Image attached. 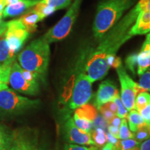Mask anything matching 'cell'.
Returning <instances> with one entry per match:
<instances>
[{
  "instance_id": "6da1fadb",
  "label": "cell",
  "mask_w": 150,
  "mask_h": 150,
  "mask_svg": "<svg viewBox=\"0 0 150 150\" xmlns=\"http://www.w3.org/2000/svg\"><path fill=\"white\" fill-rule=\"evenodd\" d=\"M141 9L140 1L110 28L95 50L87 54L83 72L92 81L102 79L108 74L120 48L131 38L129 31Z\"/></svg>"
},
{
  "instance_id": "7a4b0ae2",
  "label": "cell",
  "mask_w": 150,
  "mask_h": 150,
  "mask_svg": "<svg viewBox=\"0 0 150 150\" xmlns=\"http://www.w3.org/2000/svg\"><path fill=\"white\" fill-rule=\"evenodd\" d=\"M50 44L42 37L32 41L18 54L19 65L24 70L35 73L45 82L50 59Z\"/></svg>"
},
{
  "instance_id": "3957f363",
  "label": "cell",
  "mask_w": 150,
  "mask_h": 150,
  "mask_svg": "<svg viewBox=\"0 0 150 150\" xmlns=\"http://www.w3.org/2000/svg\"><path fill=\"white\" fill-rule=\"evenodd\" d=\"M136 0H102L98 5L93 26V35L101 40L105 33L123 17Z\"/></svg>"
},
{
  "instance_id": "277c9868",
  "label": "cell",
  "mask_w": 150,
  "mask_h": 150,
  "mask_svg": "<svg viewBox=\"0 0 150 150\" xmlns=\"http://www.w3.org/2000/svg\"><path fill=\"white\" fill-rule=\"evenodd\" d=\"M40 104L39 99L22 96L8 86L0 91V114L2 115H20L38 107Z\"/></svg>"
},
{
  "instance_id": "5b68a950",
  "label": "cell",
  "mask_w": 150,
  "mask_h": 150,
  "mask_svg": "<svg viewBox=\"0 0 150 150\" xmlns=\"http://www.w3.org/2000/svg\"><path fill=\"white\" fill-rule=\"evenodd\" d=\"M40 81L37 74L24 70L16 61L13 63L8 83L15 91L34 96L40 92Z\"/></svg>"
},
{
  "instance_id": "8992f818",
  "label": "cell",
  "mask_w": 150,
  "mask_h": 150,
  "mask_svg": "<svg viewBox=\"0 0 150 150\" xmlns=\"http://www.w3.org/2000/svg\"><path fill=\"white\" fill-rule=\"evenodd\" d=\"M93 83V82L83 72V70L78 73L70 98L63 107L65 120L71 117V114L76 108L88 104L91 100Z\"/></svg>"
},
{
  "instance_id": "52a82bcc",
  "label": "cell",
  "mask_w": 150,
  "mask_h": 150,
  "mask_svg": "<svg viewBox=\"0 0 150 150\" xmlns=\"http://www.w3.org/2000/svg\"><path fill=\"white\" fill-rule=\"evenodd\" d=\"M112 67L116 69L120 83V97L122 102L128 111L135 109V100L137 95L144 91L127 74L120 58H115Z\"/></svg>"
},
{
  "instance_id": "ba28073f",
  "label": "cell",
  "mask_w": 150,
  "mask_h": 150,
  "mask_svg": "<svg viewBox=\"0 0 150 150\" xmlns=\"http://www.w3.org/2000/svg\"><path fill=\"white\" fill-rule=\"evenodd\" d=\"M82 1L83 0H74L64 16L43 35L42 38L49 44L63 40L70 34L78 17Z\"/></svg>"
},
{
  "instance_id": "9c48e42d",
  "label": "cell",
  "mask_w": 150,
  "mask_h": 150,
  "mask_svg": "<svg viewBox=\"0 0 150 150\" xmlns=\"http://www.w3.org/2000/svg\"><path fill=\"white\" fill-rule=\"evenodd\" d=\"M39 148L36 129L21 127L14 130L13 141L8 150H39Z\"/></svg>"
},
{
  "instance_id": "30bf717a",
  "label": "cell",
  "mask_w": 150,
  "mask_h": 150,
  "mask_svg": "<svg viewBox=\"0 0 150 150\" xmlns=\"http://www.w3.org/2000/svg\"><path fill=\"white\" fill-rule=\"evenodd\" d=\"M5 35L11 51L17 55L23 47L30 33L22 25L20 20H13L6 22Z\"/></svg>"
},
{
  "instance_id": "8fae6325",
  "label": "cell",
  "mask_w": 150,
  "mask_h": 150,
  "mask_svg": "<svg viewBox=\"0 0 150 150\" xmlns=\"http://www.w3.org/2000/svg\"><path fill=\"white\" fill-rule=\"evenodd\" d=\"M63 125V134L66 141L70 144L79 145L95 146V143L91 138V133H87L81 130L75 125L72 117L65 120Z\"/></svg>"
},
{
  "instance_id": "7c38bea8",
  "label": "cell",
  "mask_w": 150,
  "mask_h": 150,
  "mask_svg": "<svg viewBox=\"0 0 150 150\" xmlns=\"http://www.w3.org/2000/svg\"><path fill=\"white\" fill-rule=\"evenodd\" d=\"M141 9L129 31L131 36L147 34L150 32V6L149 0H140Z\"/></svg>"
},
{
  "instance_id": "4fadbf2b",
  "label": "cell",
  "mask_w": 150,
  "mask_h": 150,
  "mask_svg": "<svg viewBox=\"0 0 150 150\" xmlns=\"http://www.w3.org/2000/svg\"><path fill=\"white\" fill-rule=\"evenodd\" d=\"M120 95L117 86L110 80H106L99 84L96 93L95 105L97 109L101 106L108 102H111L117 95Z\"/></svg>"
},
{
  "instance_id": "5bb4252c",
  "label": "cell",
  "mask_w": 150,
  "mask_h": 150,
  "mask_svg": "<svg viewBox=\"0 0 150 150\" xmlns=\"http://www.w3.org/2000/svg\"><path fill=\"white\" fill-rule=\"evenodd\" d=\"M40 1V0H21L13 4L6 6L2 12L3 18H15L22 16Z\"/></svg>"
},
{
  "instance_id": "9a60e30c",
  "label": "cell",
  "mask_w": 150,
  "mask_h": 150,
  "mask_svg": "<svg viewBox=\"0 0 150 150\" xmlns=\"http://www.w3.org/2000/svg\"><path fill=\"white\" fill-rule=\"evenodd\" d=\"M135 57L137 73L140 76L150 67V32L147 33L140 51L138 54H135Z\"/></svg>"
},
{
  "instance_id": "2e32d148",
  "label": "cell",
  "mask_w": 150,
  "mask_h": 150,
  "mask_svg": "<svg viewBox=\"0 0 150 150\" xmlns=\"http://www.w3.org/2000/svg\"><path fill=\"white\" fill-rule=\"evenodd\" d=\"M24 27L29 33L34 32L37 28V24L39 22L42 21V19L40 15L37 13L33 9L31 8V10L27 11L22 15L19 18Z\"/></svg>"
},
{
  "instance_id": "e0dca14e",
  "label": "cell",
  "mask_w": 150,
  "mask_h": 150,
  "mask_svg": "<svg viewBox=\"0 0 150 150\" xmlns=\"http://www.w3.org/2000/svg\"><path fill=\"white\" fill-rule=\"evenodd\" d=\"M16 55L11 51L5 33H4L0 35V64L11 65L16 61Z\"/></svg>"
},
{
  "instance_id": "ac0fdd59",
  "label": "cell",
  "mask_w": 150,
  "mask_h": 150,
  "mask_svg": "<svg viewBox=\"0 0 150 150\" xmlns=\"http://www.w3.org/2000/svg\"><path fill=\"white\" fill-rule=\"evenodd\" d=\"M14 130L0 122V150H8L13 141Z\"/></svg>"
},
{
  "instance_id": "d6986e66",
  "label": "cell",
  "mask_w": 150,
  "mask_h": 150,
  "mask_svg": "<svg viewBox=\"0 0 150 150\" xmlns=\"http://www.w3.org/2000/svg\"><path fill=\"white\" fill-rule=\"evenodd\" d=\"M126 119L128 123L129 128L133 133L146 124L139 112L136 109H133L129 111Z\"/></svg>"
},
{
  "instance_id": "ffe728a7",
  "label": "cell",
  "mask_w": 150,
  "mask_h": 150,
  "mask_svg": "<svg viewBox=\"0 0 150 150\" xmlns=\"http://www.w3.org/2000/svg\"><path fill=\"white\" fill-rule=\"evenodd\" d=\"M91 138L95 143V146L98 148L102 147L107 143L106 133L102 128H95L91 132Z\"/></svg>"
},
{
  "instance_id": "44dd1931",
  "label": "cell",
  "mask_w": 150,
  "mask_h": 150,
  "mask_svg": "<svg viewBox=\"0 0 150 150\" xmlns=\"http://www.w3.org/2000/svg\"><path fill=\"white\" fill-rule=\"evenodd\" d=\"M72 118L75 125L81 130L87 133H91L93 129V123L87 118L79 115L76 113L73 114Z\"/></svg>"
},
{
  "instance_id": "7402d4cb",
  "label": "cell",
  "mask_w": 150,
  "mask_h": 150,
  "mask_svg": "<svg viewBox=\"0 0 150 150\" xmlns=\"http://www.w3.org/2000/svg\"><path fill=\"white\" fill-rule=\"evenodd\" d=\"M150 138V127L147 124L144 125L136 131L133 133V139L141 143Z\"/></svg>"
},
{
  "instance_id": "603a6c76",
  "label": "cell",
  "mask_w": 150,
  "mask_h": 150,
  "mask_svg": "<svg viewBox=\"0 0 150 150\" xmlns=\"http://www.w3.org/2000/svg\"><path fill=\"white\" fill-rule=\"evenodd\" d=\"M140 145V142L133 138L126 140H118L117 143L113 145L114 150H129Z\"/></svg>"
},
{
  "instance_id": "cb8c5ba5",
  "label": "cell",
  "mask_w": 150,
  "mask_h": 150,
  "mask_svg": "<svg viewBox=\"0 0 150 150\" xmlns=\"http://www.w3.org/2000/svg\"><path fill=\"white\" fill-rule=\"evenodd\" d=\"M32 8L37 13L40 15V16L42 18V20L47 18V17L50 16V15H52L55 11H56L54 8L50 6L45 4L43 3H41L40 1L39 3H38L35 6H33Z\"/></svg>"
},
{
  "instance_id": "d4e9b609",
  "label": "cell",
  "mask_w": 150,
  "mask_h": 150,
  "mask_svg": "<svg viewBox=\"0 0 150 150\" xmlns=\"http://www.w3.org/2000/svg\"><path fill=\"white\" fill-rule=\"evenodd\" d=\"M150 102V94L148 92H141L137 95L135 100V109L140 111Z\"/></svg>"
},
{
  "instance_id": "484cf974",
  "label": "cell",
  "mask_w": 150,
  "mask_h": 150,
  "mask_svg": "<svg viewBox=\"0 0 150 150\" xmlns=\"http://www.w3.org/2000/svg\"><path fill=\"white\" fill-rule=\"evenodd\" d=\"M72 1V0H40V2L58 11L70 6Z\"/></svg>"
},
{
  "instance_id": "4316f807",
  "label": "cell",
  "mask_w": 150,
  "mask_h": 150,
  "mask_svg": "<svg viewBox=\"0 0 150 150\" xmlns=\"http://www.w3.org/2000/svg\"><path fill=\"white\" fill-rule=\"evenodd\" d=\"M11 65L0 64V91L8 86Z\"/></svg>"
},
{
  "instance_id": "83f0119b",
  "label": "cell",
  "mask_w": 150,
  "mask_h": 150,
  "mask_svg": "<svg viewBox=\"0 0 150 150\" xmlns=\"http://www.w3.org/2000/svg\"><path fill=\"white\" fill-rule=\"evenodd\" d=\"M133 138V132H131L129 128L126 118L122 119L120 126L119 129V139L126 140Z\"/></svg>"
},
{
  "instance_id": "f1b7e54d",
  "label": "cell",
  "mask_w": 150,
  "mask_h": 150,
  "mask_svg": "<svg viewBox=\"0 0 150 150\" xmlns=\"http://www.w3.org/2000/svg\"><path fill=\"white\" fill-rule=\"evenodd\" d=\"M140 76L138 85L144 91L150 92V67Z\"/></svg>"
},
{
  "instance_id": "f546056e",
  "label": "cell",
  "mask_w": 150,
  "mask_h": 150,
  "mask_svg": "<svg viewBox=\"0 0 150 150\" xmlns=\"http://www.w3.org/2000/svg\"><path fill=\"white\" fill-rule=\"evenodd\" d=\"M112 101L115 103L116 106H117V114H116V115H117L118 117H120L121 119L127 118V116L128 115L129 111L127 110V108H125V106H124L122 102L120 95H117V97H115Z\"/></svg>"
},
{
  "instance_id": "4dcf8cb0",
  "label": "cell",
  "mask_w": 150,
  "mask_h": 150,
  "mask_svg": "<svg viewBox=\"0 0 150 150\" xmlns=\"http://www.w3.org/2000/svg\"><path fill=\"white\" fill-rule=\"evenodd\" d=\"M99 148L96 146L86 147L85 145H75V144H65L63 150H98Z\"/></svg>"
},
{
  "instance_id": "1f68e13d",
  "label": "cell",
  "mask_w": 150,
  "mask_h": 150,
  "mask_svg": "<svg viewBox=\"0 0 150 150\" xmlns=\"http://www.w3.org/2000/svg\"><path fill=\"white\" fill-rule=\"evenodd\" d=\"M97 110H99V112H100V114L102 115V117H103V119H104V120L106 121V122L107 123V125L109 123L110 120H111L112 118L115 115L113 112H112L110 110H108V108L104 106V105L101 106Z\"/></svg>"
},
{
  "instance_id": "d6a6232c",
  "label": "cell",
  "mask_w": 150,
  "mask_h": 150,
  "mask_svg": "<svg viewBox=\"0 0 150 150\" xmlns=\"http://www.w3.org/2000/svg\"><path fill=\"white\" fill-rule=\"evenodd\" d=\"M145 122L150 127V102L139 111Z\"/></svg>"
},
{
  "instance_id": "836d02e7",
  "label": "cell",
  "mask_w": 150,
  "mask_h": 150,
  "mask_svg": "<svg viewBox=\"0 0 150 150\" xmlns=\"http://www.w3.org/2000/svg\"><path fill=\"white\" fill-rule=\"evenodd\" d=\"M108 133H109L110 135L114 136L115 138L119 139V129L120 127H116L112 125H108L107 126Z\"/></svg>"
},
{
  "instance_id": "e575fe53",
  "label": "cell",
  "mask_w": 150,
  "mask_h": 150,
  "mask_svg": "<svg viewBox=\"0 0 150 150\" xmlns=\"http://www.w3.org/2000/svg\"><path fill=\"white\" fill-rule=\"evenodd\" d=\"M121 121H122L121 118L115 115L111 120H110V121L109 122V123L108 124V125H112V126H114L116 127H120L121 124Z\"/></svg>"
},
{
  "instance_id": "d590c367",
  "label": "cell",
  "mask_w": 150,
  "mask_h": 150,
  "mask_svg": "<svg viewBox=\"0 0 150 150\" xmlns=\"http://www.w3.org/2000/svg\"><path fill=\"white\" fill-rule=\"evenodd\" d=\"M106 108H108V110H110L112 112H113L115 115L117 114V106H116L115 103L113 102V101H111V102H108L106 104H104Z\"/></svg>"
},
{
  "instance_id": "8d00e7d4",
  "label": "cell",
  "mask_w": 150,
  "mask_h": 150,
  "mask_svg": "<svg viewBox=\"0 0 150 150\" xmlns=\"http://www.w3.org/2000/svg\"><path fill=\"white\" fill-rule=\"evenodd\" d=\"M140 150H150V138L140 143Z\"/></svg>"
},
{
  "instance_id": "74e56055",
  "label": "cell",
  "mask_w": 150,
  "mask_h": 150,
  "mask_svg": "<svg viewBox=\"0 0 150 150\" xmlns=\"http://www.w3.org/2000/svg\"><path fill=\"white\" fill-rule=\"evenodd\" d=\"M106 138H107V142H109V143L112 144V145H115L116 143H117L118 140L117 138H115L114 136H112V135H110L109 133H106Z\"/></svg>"
},
{
  "instance_id": "f35d334b",
  "label": "cell",
  "mask_w": 150,
  "mask_h": 150,
  "mask_svg": "<svg viewBox=\"0 0 150 150\" xmlns=\"http://www.w3.org/2000/svg\"><path fill=\"white\" fill-rule=\"evenodd\" d=\"M98 150H114L113 145L112 144L107 142L104 146H103L102 147L99 148Z\"/></svg>"
},
{
  "instance_id": "ab89813d",
  "label": "cell",
  "mask_w": 150,
  "mask_h": 150,
  "mask_svg": "<svg viewBox=\"0 0 150 150\" xmlns=\"http://www.w3.org/2000/svg\"><path fill=\"white\" fill-rule=\"evenodd\" d=\"M6 28V22H4V23L1 24V25H0V35L3 34L4 33H5Z\"/></svg>"
},
{
  "instance_id": "60d3db41",
  "label": "cell",
  "mask_w": 150,
  "mask_h": 150,
  "mask_svg": "<svg viewBox=\"0 0 150 150\" xmlns=\"http://www.w3.org/2000/svg\"><path fill=\"white\" fill-rule=\"evenodd\" d=\"M6 7V0H0V13H2Z\"/></svg>"
},
{
  "instance_id": "b9f144b4",
  "label": "cell",
  "mask_w": 150,
  "mask_h": 150,
  "mask_svg": "<svg viewBox=\"0 0 150 150\" xmlns=\"http://www.w3.org/2000/svg\"><path fill=\"white\" fill-rule=\"evenodd\" d=\"M20 1H21V0H6V6L8 5L13 4H16Z\"/></svg>"
},
{
  "instance_id": "7bdbcfd3",
  "label": "cell",
  "mask_w": 150,
  "mask_h": 150,
  "mask_svg": "<svg viewBox=\"0 0 150 150\" xmlns=\"http://www.w3.org/2000/svg\"><path fill=\"white\" fill-rule=\"evenodd\" d=\"M2 18H3L2 13H0V25H1V24L4 23V22L2 20Z\"/></svg>"
},
{
  "instance_id": "ee69618b",
  "label": "cell",
  "mask_w": 150,
  "mask_h": 150,
  "mask_svg": "<svg viewBox=\"0 0 150 150\" xmlns=\"http://www.w3.org/2000/svg\"><path fill=\"white\" fill-rule=\"evenodd\" d=\"M39 150H48V149H45V147H40V148H39Z\"/></svg>"
}]
</instances>
